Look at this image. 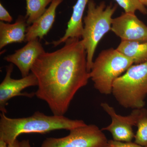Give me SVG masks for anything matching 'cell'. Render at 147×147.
I'll return each instance as SVG.
<instances>
[{
	"mask_svg": "<svg viewBox=\"0 0 147 147\" xmlns=\"http://www.w3.org/2000/svg\"><path fill=\"white\" fill-rule=\"evenodd\" d=\"M19 147H31L29 140H24L19 142Z\"/></svg>",
	"mask_w": 147,
	"mask_h": 147,
	"instance_id": "20",
	"label": "cell"
},
{
	"mask_svg": "<svg viewBox=\"0 0 147 147\" xmlns=\"http://www.w3.org/2000/svg\"><path fill=\"white\" fill-rule=\"evenodd\" d=\"M116 49L136 64L147 61V42L121 40Z\"/></svg>",
	"mask_w": 147,
	"mask_h": 147,
	"instance_id": "14",
	"label": "cell"
},
{
	"mask_svg": "<svg viewBox=\"0 0 147 147\" xmlns=\"http://www.w3.org/2000/svg\"><path fill=\"white\" fill-rule=\"evenodd\" d=\"M145 6H147V0H139Z\"/></svg>",
	"mask_w": 147,
	"mask_h": 147,
	"instance_id": "23",
	"label": "cell"
},
{
	"mask_svg": "<svg viewBox=\"0 0 147 147\" xmlns=\"http://www.w3.org/2000/svg\"><path fill=\"white\" fill-rule=\"evenodd\" d=\"M13 64L7 66L5 77L0 84V110L6 114V109L9 100L17 96H24L32 98L35 95V93H21L28 87L38 86L36 76L32 73L21 79H15L11 77L13 70Z\"/></svg>",
	"mask_w": 147,
	"mask_h": 147,
	"instance_id": "8",
	"label": "cell"
},
{
	"mask_svg": "<svg viewBox=\"0 0 147 147\" xmlns=\"http://www.w3.org/2000/svg\"><path fill=\"white\" fill-rule=\"evenodd\" d=\"M44 48L38 39L27 42L24 47L15 51L12 55H8L4 59L15 65L21 72L22 77L30 74V71L37 59L45 53Z\"/></svg>",
	"mask_w": 147,
	"mask_h": 147,
	"instance_id": "10",
	"label": "cell"
},
{
	"mask_svg": "<svg viewBox=\"0 0 147 147\" xmlns=\"http://www.w3.org/2000/svg\"><path fill=\"white\" fill-rule=\"evenodd\" d=\"M110 147L109 146H108H108H106V147Z\"/></svg>",
	"mask_w": 147,
	"mask_h": 147,
	"instance_id": "24",
	"label": "cell"
},
{
	"mask_svg": "<svg viewBox=\"0 0 147 147\" xmlns=\"http://www.w3.org/2000/svg\"><path fill=\"white\" fill-rule=\"evenodd\" d=\"M0 20L1 21H5L8 23H11L13 21L12 16L1 3H0Z\"/></svg>",
	"mask_w": 147,
	"mask_h": 147,
	"instance_id": "19",
	"label": "cell"
},
{
	"mask_svg": "<svg viewBox=\"0 0 147 147\" xmlns=\"http://www.w3.org/2000/svg\"><path fill=\"white\" fill-rule=\"evenodd\" d=\"M136 126L137 130L134 137V142L142 146H147V109L140 116Z\"/></svg>",
	"mask_w": 147,
	"mask_h": 147,
	"instance_id": "16",
	"label": "cell"
},
{
	"mask_svg": "<svg viewBox=\"0 0 147 147\" xmlns=\"http://www.w3.org/2000/svg\"><path fill=\"white\" fill-rule=\"evenodd\" d=\"M27 19L20 15L15 23L10 24L0 22V49L13 43H21L26 39Z\"/></svg>",
	"mask_w": 147,
	"mask_h": 147,
	"instance_id": "13",
	"label": "cell"
},
{
	"mask_svg": "<svg viewBox=\"0 0 147 147\" xmlns=\"http://www.w3.org/2000/svg\"><path fill=\"white\" fill-rule=\"evenodd\" d=\"M100 105L112 119L111 123L101 130L110 132L114 141L131 142L135 137L132 127L136 126L138 119L145 108L134 109L129 115L122 116L117 114L114 108L106 102H102Z\"/></svg>",
	"mask_w": 147,
	"mask_h": 147,
	"instance_id": "7",
	"label": "cell"
},
{
	"mask_svg": "<svg viewBox=\"0 0 147 147\" xmlns=\"http://www.w3.org/2000/svg\"><path fill=\"white\" fill-rule=\"evenodd\" d=\"M90 0H77L74 6L72 15L67 25V28L63 36L57 40L47 42L46 44H52L57 47L65 42L69 38H81L84 30L83 16L86 7Z\"/></svg>",
	"mask_w": 147,
	"mask_h": 147,
	"instance_id": "12",
	"label": "cell"
},
{
	"mask_svg": "<svg viewBox=\"0 0 147 147\" xmlns=\"http://www.w3.org/2000/svg\"><path fill=\"white\" fill-rule=\"evenodd\" d=\"M119 5L123 8L125 12L135 13L139 11L144 14H147V9L139 0H115Z\"/></svg>",
	"mask_w": 147,
	"mask_h": 147,
	"instance_id": "17",
	"label": "cell"
},
{
	"mask_svg": "<svg viewBox=\"0 0 147 147\" xmlns=\"http://www.w3.org/2000/svg\"><path fill=\"white\" fill-rule=\"evenodd\" d=\"M111 30L121 40L147 42V26L135 13L125 12L113 18Z\"/></svg>",
	"mask_w": 147,
	"mask_h": 147,
	"instance_id": "9",
	"label": "cell"
},
{
	"mask_svg": "<svg viewBox=\"0 0 147 147\" xmlns=\"http://www.w3.org/2000/svg\"><path fill=\"white\" fill-rule=\"evenodd\" d=\"M61 138H47L41 147H105L108 140L102 131L94 124L86 125L69 130Z\"/></svg>",
	"mask_w": 147,
	"mask_h": 147,
	"instance_id": "6",
	"label": "cell"
},
{
	"mask_svg": "<svg viewBox=\"0 0 147 147\" xmlns=\"http://www.w3.org/2000/svg\"><path fill=\"white\" fill-rule=\"evenodd\" d=\"M112 94L122 107L126 109L144 108L147 96V61L132 65L115 80Z\"/></svg>",
	"mask_w": 147,
	"mask_h": 147,
	"instance_id": "4",
	"label": "cell"
},
{
	"mask_svg": "<svg viewBox=\"0 0 147 147\" xmlns=\"http://www.w3.org/2000/svg\"><path fill=\"white\" fill-rule=\"evenodd\" d=\"M87 6V14L83 18L82 40L86 52L87 69L90 72L96 47L103 36L111 30L112 16L117 6L112 4L106 6L104 2L97 5L93 0H90Z\"/></svg>",
	"mask_w": 147,
	"mask_h": 147,
	"instance_id": "3",
	"label": "cell"
},
{
	"mask_svg": "<svg viewBox=\"0 0 147 147\" xmlns=\"http://www.w3.org/2000/svg\"><path fill=\"white\" fill-rule=\"evenodd\" d=\"M0 117V139L7 145L24 133L45 134L59 129L70 130L87 125L82 120L70 119L64 115L47 116L39 111L27 117L11 118L3 113Z\"/></svg>",
	"mask_w": 147,
	"mask_h": 147,
	"instance_id": "2",
	"label": "cell"
},
{
	"mask_svg": "<svg viewBox=\"0 0 147 147\" xmlns=\"http://www.w3.org/2000/svg\"><path fill=\"white\" fill-rule=\"evenodd\" d=\"M108 145L110 147H147L136 144L134 142H117L113 140L108 141Z\"/></svg>",
	"mask_w": 147,
	"mask_h": 147,
	"instance_id": "18",
	"label": "cell"
},
{
	"mask_svg": "<svg viewBox=\"0 0 147 147\" xmlns=\"http://www.w3.org/2000/svg\"><path fill=\"white\" fill-rule=\"evenodd\" d=\"M8 145L2 139H0V147H7Z\"/></svg>",
	"mask_w": 147,
	"mask_h": 147,
	"instance_id": "22",
	"label": "cell"
},
{
	"mask_svg": "<svg viewBox=\"0 0 147 147\" xmlns=\"http://www.w3.org/2000/svg\"><path fill=\"white\" fill-rule=\"evenodd\" d=\"M19 141L17 139H16L13 143L8 144L7 147H19Z\"/></svg>",
	"mask_w": 147,
	"mask_h": 147,
	"instance_id": "21",
	"label": "cell"
},
{
	"mask_svg": "<svg viewBox=\"0 0 147 147\" xmlns=\"http://www.w3.org/2000/svg\"><path fill=\"white\" fill-rule=\"evenodd\" d=\"M64 43L59 50L40 55L31 70L38 81L35 95L55 115H65L76 92L90 79L82 39L69 38Z\"/></svg>",
	"mask_w": 147,
	"mask_h": 147,
	"instance_id": "1",
	"label": "cell"
},
{
	"mask_svg": "<svg viewBox=\"0 0 147 147\" xmlns=\"http://www.w3.org/2000/svg\"><path fill=\"white\" fill-rule=\"evenodd\" d=\"M63 0H53L45 13L27 28L25 42L43 39L52 28L55 21L56 10Z\"/></svg>",
	"mask_w": 147,
	"mask_h": 147,
	"instance_id": "11",
	"label": "cell"
},
{
	"mask_svg": "<svg viewBox=\"0 0 147 147\" xmlns=\"http://www.w3.org/2000/svg\"><path fill=\"white\" fill-rule=\"evenodd\" d=\"M134 63L116 49L102 50L93 62L90 72V79L95 88L100 94H111L115 80Z\"/></svg>",
	"mask_w": 147,
	"mask_h": 147,
	"instance_id": "5",
	"label": "cell"
},
{
	"mask_svg": "<svg viewBox=\"0 0 147 147\" xmlns=\"http://www.w3.org/2000/svg\"><path fill=\"white\" fill-rule=\"evenodd\" d=\"M26 17L28 26L32 24L47 10L46 7L53 0H26Z\"/></svg>",
	"mask_w": 147,
	"mask_h": 147,
	"instance_id": "15",
	"label": "cell"
}]
</instances>
